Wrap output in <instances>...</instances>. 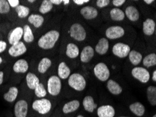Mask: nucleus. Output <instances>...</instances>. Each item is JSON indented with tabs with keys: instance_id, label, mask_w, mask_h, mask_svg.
<instances>
[{
	"instance_id": "4be33fe9",
	"label": "nucleus",
	"mask_w": 156,
	"mask_h": 117,
	"mask_svg": "<svg viewBox=\"0 0 156 117\" xmlns=\"http://www.w3.org/2000/svg\"><path fill=\"white\" fill-rule=\"evenodd\" d=\"M107 88L110 93L115 95H118L122 92V88L118 82L113 79H110L107 82Z\"/></svg>"
},
{
	"instance_id": "864d4df0",
	"label": "nucleus",
	"mask_w": 156,
	"mask_h": 117,
	"mask_svg": "<svg viewBox=\"0 0 156 117\" xmlns=\"http://www.w3.org/2000/svg\"><path fill=\"white\" fill-rule=\"evenodd\" d=\"M153 117H156V114H155V115H154V116H153Z\"/></svg>"
},
{
	"instance_id": "bb28decb",
	"label": "nucleus",
	"mask_w": 156,
	"mask_h": 117,
	"mask_svg": "<svg viewBox=\"0 0 156 117\" xmlns=\"http://www.w3.org/2000/svg\"><path fill=\"white\" fill-rule=\"evenodd\" d=\"M27 20H28L30 23L33 25V26L35 28H40V27H42L44 21V18L42 15L39 14H34V13L29 15Z\"/></svg>"
},
{
	"instance_id": "79ce46f5",
	"label": "nucleus",
	"mask_w": 156,
	"mask_h": 117,
	"mask_svg": "<svg viewBox=\"0 0 156 117\" xmlns=\"http://www.w3.org/2000/svg\"><path fill=\"white\" fill-rule=\"evenodd\" d=\"M7 43L4 41H0V53H2L6 50Z\"/></svg>"
},
{
	"instance_id": "de8ad7c7",
	"label": "nucleus",
	"mask_w": 156,
	"mask_h": 117,
	"mask_svg": "<svg viewBox=\"0 0 156 117\" xmlns=\"http://www.w3.org/2000/svg\"><path fill=\"white\" fill-rule=\"evenodd\" d=\"M144 2L146 4H151L153 2H154V0H144Z\"/></svg>"
},
{
	"instance_id": "ea45409f",
	"label": "nucleus",
	"mask_w": 156,
	"mask_h": 117,
	"mask_svg": "<svg viewBox=\"0 0 156 117\" xmlns=\"http://www.w3.org/2000/svg\"><path fill=\"white\" fill-rule=\"evenodd\" d=\"M8 2L11 7H13L15 9L20 5L19 0H9Z\"/></svg>"
},
{
	"instance_id": "e433bc0d",
	"label": "nucleus",
	"mask_w": 156,
	"mask_h": 117,
	"mask_svg": "<svg viewBox=\"0 0 156 117\" xmlns=\"http://www.w3.org/2000/svg\"><path fill=\"white\" fill-rule=\"evenodd\" d=\"M34 91H35V95L37 98H44L46 95H47V90H46V88H44V85L41 83L36 87Z\"/></svg>"
},
{
	"instance_id": "58836bf2",
	"label": "nucleus",
	"mask_w": 156,
	"mask_h": 117,
	"mask_svg": "<svg viewBox=\"0 0 156 117\" xmlns=\"http://www.w3.org/2000/svg\"><path fill=\"white\" fill-rule=\"evenodd\" d=\"M110 0H97L96 1V6L98 8L103 9L105 7V6H108L110 4Z\"/></svg>"
},
{
	"instance_id": "603ef678",
	"label": "nucleus",
	"mask_w": 156,
	"mask_h": 117,
	"mask_svg": "<svg viewBox=\"0 0 156 117\" xmlns=\"http://www.w3.org/2000/svg\"><path fill=\"white\" fill-rule=\"evenodd\" d=\"M77 117H84V116H82V115H78Z\"/></svg>"
},
{
	"instance_id": "72a5a7b5",
	"label": "nucleus",
	"mask_w": 156,
	"mask_h": 117,
	"mask_svg": "<svg viewBox=\"0 0 156 117\" xmlns=\"http://www.w3.org/2000/svg\"><path fill=\"white\" fill-rule=\"evenodd\" d=\"M23 40L27 43L33 42L35 37H34V34L32 31V29L28 25H26L23 27Z\"/></svg>"
},
{
	"instance_id": "a211bd4d",
	"label": "nucleus",
	"mask_w": 156,
	"mask_h": 117,
	"mask_svg": "<svg viewBox=\"0 0 156 117\" xmlns=\"http://www.w3.org/2000/svg\"><path fill=\"white\" fill-rule=\"evenodd\" d=\"M29 69V65L25 59H20L14 63L13 70L16 73H26Z\"/></svg>"
},
{
	"instance_id": "dca6fc26",
	"label": "nucleus",
	"mask_w": 156,
	"mask_h": 117,
	"mask_svg": "<svg viewBox=\"0 0 156 117\" xmlns=\"http://www.w3.org/2000/svg\"><path fill=\"white\" fill-rule=\"evenodd\" d=\"M155 22L151 18H147L143 22V33L146 36H151L155 31Z\"/></svg>"
},
{
	"instance_id": "6e6d98bb",
	"label": "nucleus",
	"mask_w": 156,
	"mask_h": 117,
	"mask_svg": "<svg viewBox=\"0 0 156 117\" xmlns=\"http://www.w3.org/2000/svg\"><path fill=\"white\" fill-rule=\"evenodd\" d=\"M155 34H156V28H155Z\"/></svg>"
},
{
	"instance_id": "7c9ffc66",
	"label": "nucleus",
	"mask_w": 156,
	"mask_h": 117,
	"mask_svg": "<svg viewBox=\"0 0 156 117\" xmlns=\"http://www.w3.org/2000/svg\"><path fill=\"white\" fill-rule=\"evenodd\" d=\"M110 16L114 21H122L125 19V14L120 9L114 8L110 11Z\"/></svg>"
},
{
	"instance_id": "c85d7f7f",
	"label": "nucleus",
	"mask_w": 156,
	"mask_h": 117,
	"mask_svg": "<svg viewBox=\"0 0 156 117\" xmlns=\"http://www.w3.org/2000/svg\"><path fill=\"white\" fill-rule=\"evenodd\" d=\"M52 62L48 58H43L41 60L37 66L38 72L41 74H44L47 72L49 68L51 66Z\"/></svg>"
},
{
	"instance_id": "393cba45",
	"label": "nucleus",
	"mask_w": 156,
	"mask_h": 117,
	"mask_svg": "<svg viewBox=\"0 0 156 117\" xmlns=\"http://www.w3.org/2000/svg\"><path fill=\"white\" fill-rule=\"evenodd\" d=\"M58 75L61 79H66L70 76V69L64 62H61L58 65Z\"/></svg>"
},
{
	"instance_id": "a18cd8bd",
	"label": "nucleus",
	"mask_w": 156,
	"mask_h": 117,
	"mask_svg": "<svg viewBox=\"0 0 156 117\" xmlns=\"http://www.w3.org/2000/svg\"><path fill=\"white\" fill-rule=\"evenodd\" d=\"M4 81V72L0 71V85H2Z\"/></svg>"
},
{
	"instance_id": "f03ea898",
	"label": "nucleus",
	"mask_w": 156,
	"mask_h": 117,
	"mask_svg": "<svg viewBox=\"0 0 156 117\" xmlns=\"http://www.w3.org/2000/svg\"><path fill=\"white\" fill-rule=\"evenodd\" d=\"M68 85L75 91H82L86 88L87 81L83 76L78 73H74L68 78Z\"/></svg>"
},
{
	"instance_id": "9d476101",
	"label": "nucleus",
	"mask_w": 156,
	"mask_h": 117,
	"mask_svg": "<svg viewBox=\"0 0 156 117\" xmlns=\"http://www.w3.org/2000/svg\"><path fill=\"white\" fill-rule=\"evenodd\" d=\"M28 112V104L25 100H20L15 104L14 115L16 117H26Z\"/></svg>"
},
{
	"instance_id": "3c124183",
	"label": "nucleus",
	"mask_w": 156,
	"mask_h": 117,
	"mask_svg": "<svg viewBox=\"0 0 156 117\" xmlns=\"http://www.w3.org/2000/svg\"><path fill=\"white\" fill-rule=\"evenodd\" d=\"M2 62H3V60H2V58H1V57H0V65H1Z\"/></svg>"
},
{
	"instance_id": "a19ab883",
	"label": "nucleus",
	"mask_w": 156,
	"mask_h": 117,
	"mask_svg": "<svg viewBox=\"0 0 156 117\" xmlns=\"http://www.w3.org/2000/svg\"><path fill=\"white\" fill-rule=\"evenodd\" d=\"M112 2H113V4L115 6H116V7H119V6H121L122 5H123V4H125V0H113Z\"/></svg>"
},
{
	"instance_id": "ddd939ff",
	"label": "nucleus",
	"mask_w": 156,
	"mask_h": 117,
	"mask_svg": "<svg viewBox=\"0 0 156 117\" xmlns=\"http://www.w3.org/2000/svg\"><path fill=\"white\" fill-rule=\"evenodd\" d=\"M94 56V49L91 46L84 47L80 53V60L84 63H89Z\"/></svg>"
},
{
	"instance_id": "1a4fd4ad",
	"label": "nucleus",
	"mask_w": 156,
	"mask_h": 117,
	"mask_svg": "<svg viewBox=\"0 0 156 117\" xmlns=\"http://www.w3.org/2000/svg\"><path fill=\"white\" fill-rule=\"evenodd\" d=\"M125 29L121 26H111L105 30V36L109 40H116L125 35Z\"/></svg>"
},
{
	"instance_id": "c756f323",
	"label": "nucleus",
	"mask_w": 156,
	"mask_h": 117,
	"mask_svg": "<svg viewBox=\"0 0 156 117\" xmlns=\"http://www.w3.org/2000/svg\"><path fill=\"white\" fill-rule=\"evenodd\" d=\"M129 59L130 63L132 64L133 65L137 66L139 64L141 63V62L143 60V56L141 53H139L137 50H131L129 53Z\"/></svg>"
},
{
	"instance_id": "f704fd0d",
	"label": "nucleus",
	"mask_w": 156,
	"mask_h": 117,
	"mask_svg": "<svg viewBox=\"0 0 156 117\" xmlns=\"http://www.w3.org/2000/svg\"><path fill=\"white\" fill-rule=\"evenodd\" d=\"M53 9V4L50 0H44L40 6L39 11L42 14H46V13L50 12Z\"/></svg>"
},
{
	"instance_id": "20e7f679",
	"label": "nucleus",
	"mask_w": 156,
	"mask_h": 117,
	"mask_svg": "<svg viewBox=\"0 0 156 117\" xmlns=\"http://www.w3.org/2000/svg\"><path fill=\"white\" fill-rule=\"evenodd\" d=\"M51 101L46 98L35 100L32 104L33 109L40 114H46L49 113L51 109Z\"/></svg>"
},
{
	"instance_id": "5fc2aeb1",
	"label": "nucleus",
	"mask_w": 156,
	"mask_h": 117,
	"mask_svg": "<svg viewBox=\"0 0 156 117\" xmlns=\"http://www.w3.org/2000/svg\"><path fill=\"white\" fill-rule=\"evenodd\" d=\"M120 117H127V116H120Z\"/></svg>"
},
{
	"instance_id": "5701e85b",
	"label": "nucleus",
	"mask_w": 156,
	"mask_h": 117,
	"mask_svg": "<svg viewBox=\"0 0 156 117\" xmlns=\"http://www.w3.org/2000/svg\"><path fill=\"white\" fill-rule=\"evenodd\" d=\"M80 106V102L79 101L77 100H71L64 105L63 107V112L66 114L72 113V112H74L79 109Z\"/></svg>"
},
{
	"instance_id": "f257e3e1",
	"label": "nucleus",
	"mask_w": 156,
	"mask_h": 117,
	"mask_svg": "<svg viewBox=\"0 0 156 117\" xmlns=\"http://www.w3.org/2000/svg\"><path fill=\"white\" fill-rule=\"evenodd\" d=\"M60 37V33L57 30H50L43 34L39 39L37 45L42 49L49 50L54 47L55 44Z\"/></svg>"
},
{
	"instance_id": "cd10ccee",
	"label": "nucleus",
	"mask_w": 156,
	"mask_h": 117,
	"mask_svg": "<svg viewBox=\"0 0 156 117\" xmlns=\"http://www.w3.org/2000/svg\"><path fill=\"white\" fill-rule=\"evenodd\" d=\"M18 89L16 86H12L9 89L8 92L4 94V99L6 102H14L18 97Z\"/></svg>"
},
{
	"instance_id": "09e8293b",
	"label": "nucleus",
	"mask_w": 156,
	"mask_h": 117,
	"mask_svg": "<svg viewBox=\"0 0 156 117\" xmlns=\"http://www.w3.org/2000/svg\"><path fill=\"white\" fill-rule=\"evenodd\" d=\"M63 3L65 4V5H67V4H70L69 0H63Z\"/></svg>"
},
{
	"instance_id": "39448f33",
	"label": "nucleus",
	"mask_w": 156,
	"mask_h": 117,
	"mask_svg": "<svg viewBox=\"0 0 156 117\" xmlns=\"http://www.w3.org/2000/svg\"><path fill=\"white\" fill-rule=\"evenodd\" d=\"M94 74L95 77L101 81H106L109 79L111 72L106 64L104 63H99L96 64L94 68Z\"/></svg>"
},
{
	"instance_id": "49530a36",
	"label": "nucleus",
	"mask_w": 156,
	"mask_h": 117,
	"mask_svg": "<svg viewBox=\"0 0 156 117\" xmlns=\"http://www.w3.org/2000/svg\"><path fill=\"white\" fill-rule=\"evenodd\" d=\"M152 79L153 81H154L156 82V70L153 72V76H152Z\"/></svg>"
},
{
	"instance_id": "9b49d317",
	"label": "nucleus",
	"mask_w": 156,
	"mask_h": 117,
	"mask_svg": "<svg viewBox=\"0 0 156 117\" xmlns=\"http://www.w3.org/2000/svg\"><path fill=\"white\" fill-rule=\"evenodd\" d=\"M23 36V28H22L21 27H15L9 34V43L11 46L14 45L20 42Z\"/></svg>"
},
{
	"instance_id": "4d7b16f0",
	"label": "nucleus",
	"mask_w": 156,
	"mask_h": 117,
	"mask_svg": "<svg viewBox=\"0 0 156 117\" xmlns=\"http://www.w3.org/2000/svg\"><path fill=\"white\" fill-rule=\"evenodd\" d=\"M0 20H1V18H0Z\"/></svg>"
},
{
	"instance_id": "aec40b11",
	"label": "nucleus",
	"mask_w": 156,
	"mask_h": 117,
	"mask_svg": "<svg viewBox=\"0 0 156 117\" xmlns=\"http://www.w3.org/2000/svg\"><path fill=\"white\" fill-rule=\"evenodd\" d=\"M84 109L89 113H92L96 109H97V104L95 103L94 98L90 95H87L84 97L82 101Z\"/></svg>"
},
{
	"instance_id": "7ed1b4c3",
	"label": "nucleus",
	"mask_w": 156,
	"mask_h": 117,
	"mask_svg": "<svg viewBox=\"0 0 156 117\" xmlns=\"http://www.w3.org/2000/svg\"><path fill=\"white\" fill-rule=\"evenodd\" d=\"M62 84L61 79L58 76L53 75L47 81V92L52 96H57L61 93Z\"/></svg>"
},
{
	"instance_id": "0eeeda50",
	"label": "nucleus",
	"mask_w": 156,
	"mask_h": 117,
	"mask_svg": "<svg viewBox=\"0 0 156 117\" xmlns=\"http://www.w3.org/2000/svg\"><path fill=\"white\" fill-rule=\"evenodd\" d=\"M132 77L142 84L148 83L150 80V73L146 68L135 67L132 70Z\"/></svg>"
},
{
	"instance_id": "8fccbe9b",
	"label": "nucleus",
	"mask_w": 156,
	"mask_h": 117,
	"mask_svg": "<svg viewBox=\"0 0 156 117\" xmlns=\"http://www.w3.org/2000/svg\"><path fill=\"white\" fill-rule=\"evenodd\" d=\"M28 2L30 3H34V2H35V0H28Z\"/></svg>"
},
{
	"instance_id": "412c9836",
	"label": "nucleus",
	"mask_w": 156,
	"mask_h": 117,
	"mask_svg": "<svg viewBox=\"0 0 156 117\" xmlns=\"http://www.w3.org/2000/svg\"><path fill=\"white\" fill-rule=\"evenodd\" d=\"M26 84L27 87L31 90H35V88L40 84V79L37 75L32 72H28L26 77Z\"/></svg>"
},
{
	"instance_id": "6e6552de",
	"label": "nucleus",
	"mask_w": 156,
	"mask_h": 117,
	"mask_svg": "<svg viewBox=\"0 0 156 117\" xmlns=\"http://www.w3.org/2000/svg\"><path fill=\"white\" fill-rule=\"evenodd\" d=\"M113 53L119 58H125L129 56L131 51L129 45L124 43H117L113 46L112 49Z\"/></svg>"
},
{
	"instance_id": "4468645a",
	"label": "nucleus",
	"mask_w": 156,
	"mask_h": 117,
	"mask_svg": "<svg viewBox=\"0 0 156 117\" xmlns=\"http://www.w3.org/2000/svg\"><path fill=\"white\" fill-rule=\"evenodd\" d=\"M80 13H81L82 17L85 19L92 20L98 16V12L96 8L93 7V6H87L81 9Z\"/></svg>"
},
{
	"instance_id": "423d86ee",
	"label": "nucleus",
	"mask_w": 156,
	"mask_h": 117,
	"mask_svg": "<svg viewBox=\"0 0 156 117\" xmlns=\"http://www.w3.org/2000/svg\"><path fill=\"white\" fill-rule=\"evenodd\" d=\"M70 36L77 42H82L87 37V33L84 27L80 23H74L70 26Z\"/></svg>"
},
{
	"instance_id": "473e14b6",
	"label": "nucleus",
	"mask_w": 156,
	"mask_h": 117,
	"mask_svg": "<svg viewBox=\"0 0 156 117\" xmlns=\"http://www.w3.org/2000/svg\"><path fill=\"white\" fill-rule=\"evenodd\" d=\"M143 65L146 68H149L156 65V53H150L143 59Z\"/></svg>"
},
{
	"instance_id": "a878e982",
	"label": "nucleus",
	"mask_w": 156,
	"mask_h": 117,
	"mask_svg": "<svg viewBox=\"0 0 156 117\" xmlns=\"http://www.w3.org/2000/svg\"><path fill=\"white\" fill-rule=\"evenodd\" d=\"M80 53V49L76 44L73 43H69L66 47V56L70 58H76Z\"/></svg>"
},
{
	"instance_id": "4c0bfd02",
	"label": "nucleus",
	"mask_w": 156,
	"mask_h": 117,
	"mask_svg": "<svg viewBox=\"0 0 156 117\" xmlns=\"http://www.w3.org/2000/svg\"><path fill=\"white\" fill-rule=\"evenodd\" d=\"M11 6L7 0H0V13L5 14L10 11Z\"/></svg>"
},
{
	"instance_id": "f8f14e48",
	"label": "nucleus",
	"mask_w": 156,
	"mask_h": 117,
	"mask_svg": "<svg viewBox=\"0 0 156 117\" xmlns=\"http://www.w3.org/2000/svg\"><path fill=\"white\" fill-rule=\"evenodd\" d=\"M27 52V48L23 42H19L12 45L9 49V54L12 57H18L22 56Z\"/></svg>"
},
{
	"instance_id": "c03bdc74",
	"label": "nucleus",
	"mask_w": 156,
	"mask_h": 117,
	"mask_svg": "<svg viewBox=\"0 0 156 117\" xmlns=\"http://www.w3.org/2000/svg\"><path fill=\"white\" fill-rule=\"evenodd\" d=\"M50 2H51V4L54 5H60L61 3H63V0H50Z\"/></svg>"
},
{
	"instance_id": "2eb2a0df",
	"label": "nucleus",
	"mask_w": 156,
	"mask_h": 117,
	"mask_svg": "<svg viewBox=\"0 0 156 117\" xmlns=\"http://www.w3.org/2000/svg\"><path fill=\"white\" fill-rule=\"evenodd\" d=\"M115 111L113 106L109 105H102L97 109V115L98 117H114Z\"/></svg>"
},
{
	"instance_id": "37998d69",
	"label": "nucleus",
	"mask_w": 156,
	"mask_h": 117,
	"mask_svg": "<svg viewBox=\"0 0 156 117\" xmlns=\"http://www.w3.org/2000/svg\"><path fill=\"white\" fill-rule=\"evenodd\" d=\"M73 2L77 5L81 6L83 5L84 4H87L89 2V0H73Z\"/></svg>"
},
{
	"instance_id": "2f4dec72",
	"label": "nucleus",
	"mask_w": 156,
	"mask_h": 117,
	"mask_svg": "<svg viewBox=\"0 0 156 117\" xmlns=\"http://www.w3.org/2000/svg\"><path fill=\"white\" fill-rule=\"evenodd\" d=\"M146 93H147V98L149 103L152 106H156V86H148Z\"/></svg>"
},
{
	"instance_id": "f3484780",
	"label": "nucleus",
	"mask_w": 156,
	"mask_h": 117,
	"mask_svg": "<svg viewBox=\"0 0 156 117\" xmlns=\"http://www.w3.org/2000/svg\"><path fill=\"white\" fill-rule=\"evenodd\" d=\"M109 49V42L106 38H101L98 40V42L95 47V51L98 55H105Z\"/></svg>"
},
{
	"instance_id": "c9c22d12",
	"label": "nucleus",
	"mask_w": 156,
	"mask_h": 117,
	"mask_svg": "<svg viewBox=\"0 0 156 117\" xmlns=\"http://www.w3.org/2000/svg\"><path fill=\"white\" fill-rule=\"evenodd\" d=\"M15 9L18 18H25L27 17V15H29L30 9L27 6H26L24 5H19Z\"/></svg>"
},
{
	"instance_id": "6ab92c4d",
	"label": "nucleus",
	"mask_w": 156,
	"mask_h": 117,
	"mask_svg": "<svg viewBox=\"0 0 156 117\" xmlns=\"http://www.w3.org/2000/svg\"><path fill=\"white\" fill-rule=\"evenodd\" d=\"M125 14L127 17L128 19L132 22H136L139 19L140 13L135 6H129L125 9Z\"/></svg>"
},
{
	"instance_id": "b1692460",
	"label": "nucleus",
	"mask_w": 156,
	"mask_h": 117,
	"mask_svg": "<svg viewBox=\"0 0 156 117\" xmlns=\"http://www.w3.org/2000/svg\"><path fill=\"white\" fill-rule=\"evenodd\" d=\"M129 109L133 114L139 117L143 116L146 111L145 107L139 102H136L131 104L129 105Z\"/></svg>"
},
{
	"instance_id": "13d9d810",
	"label": "nucleus",
	"mask_w": 156,
	"mask_h": 117,
	"mask_svg": "<svg viewBox=\"0 0 156 117\" xmlns=\"http://www.w3.org/2000/svg\"><path fill=\"white\" fill-rule=\"evenodd\" d=\"M0 30H1V29H0Z\"/></svg>"
}]
</instances>
